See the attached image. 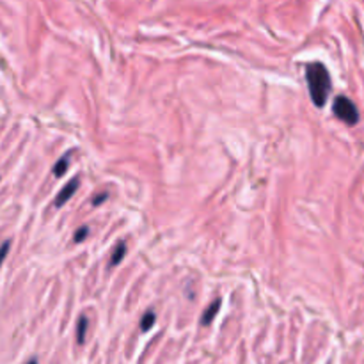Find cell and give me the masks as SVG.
<instances>
[{
	"label": "cell",
	"mask_w": 364,
	"mask_h": 364,
	"mask_svg": "<svg viewBox=\"0 0 364 364\" xmlns=\"http://www.w3.org/2000/svg\"><path fill=\"white\" fill-rule=\"evenodd\" d=\"M78 186H80V182H78V178H73L69 183H66L64 188H62V190L59 192V194H57V197H55V206L61 208L62 204H66V202H68L69 199H71V195L78 190Z\"/></svg>",
	"instance_id": "3"
},
{
	"label": "cell",
	"mask_w": 364,
	"mask_h": 364,
	"mask_svg": "<svg viewBox=\"0 0 364 364\" xmlns=\"http://www.w3.org/2000/svg\"><path fill=\"white\" fill-rule=\"evenodd\" d=\"M68 166H69V155H64V157H62L61 160L53 166V174H55L57 178L64 176V173L68 171Z\"/></svg>",
	"instance_id": "7"
},
{
	"label": "cell",
	"mask_w": 364,
	"mask_h": 364,
	"mask_svg": "<svg viewBox=\"0 0 364 364\" xmlns=\"http://www.w3.org/2000/svg\"><path fill=\"white\" fill-rule=\"evenodd\" d=\"M87 235H89V227L87 226H80V229H77V233H75V236H73V240L77 243L84 242L85 238H87Z\"/></svg>",
	"instance_id": "9"
},
{
	"label": "cell",
	"mask_w": 364,
	"mask_h": 364,
	"mask_svg": "<svg viewBox=\"0 0 364 364\" xmlns=\"http://www.w3.org/2000/svg\"><path fill=\"white\" fill-rule=\"evenodd\" d=\"M155 320H157V316H155V313L153 311H148L144 316H142V320H141V331L142 332H148L151 327H153V324H155Z\"/></svg>",
	"instance_id": "8"
},
{
	"label": "cell",
	"mask_w": 364,
	"mask_h": 364,
	"mask_svg": "<svg viewBox=\"0 0 364 364\" xmlns=\"http://www.w3.org/2000/svg\"><path fill=\"white\" fill-rule=\"evenodd\" d=\"M9 249H11V242H4L2 243V247H0V265L4 263V259H5V256H7V252H9Z\"/></svg>",
	"instance_id": "10"
},
{
	"label": "cell",
	"mask_w": 364,
	"mask_h": 364,
	"mask_svg": "<svg viewBox=\"0 0 364 364\" xmlns=\"http://www.w3.org/2000/svg\"><path fill=\"white\" fill-rule=\"evenodd\" d=\"M332 112L340 121L348 126H356L359 123V110H357L356 103L347 96H336L332 103Z\"/></svg>",
	"instance_id": "2"
},
{
	"label": "cell",
	"mask_w": 364,
	"mask_h": 364,
	"mask_svg": "<svg viewBox=\"0 0 364 364\" xmlns=\"http://www.w3.org/2000/svg\"><path fill=\"white\" fill-rule=\"evenodd\" d=\"M306 80H308L309 96L316 107H324L327 103V98L331 94V75L327 68L320 62H311L306 68Z\"/></svg>",
	"instance_id": "1"
},
{
	"label": "cell",
	"mask_w": 364,
	"mask_h": 364,
	"mask_svg": "<svg viewBox=\"0 0 364 364\" xmlns=\"http://www.w3.org/2000/svg\"><path fill=\"white\" fill-rule=\"evenodd\" d=\"M27 364H37V361H36V359H30V361H28Z\"/></svg>",
	"instance_id": "12"
},
{
	"label": "cell",
	"mask_w": 364,
	"mask_h": 364,
	"mask_svg": "<svg viewBox=\"0 0 364 364\" xmlns=\"http://www.w3.org/2000/svg\"><path fill=\"white\" fill-rule=\"evenodd\" d=\"M105 199H107V194H105V192H101V194H98L96 197L93 199V204H94V206H98V204H101V202L105 201Z\"/></svg>",
	"instance_id": "11"
},
{
	"label": "cell",
	"mask_w": 364,
	"mask_h": 364,
	"mask_svg": "<svg viewBox=\"0 0 364 364\" xmlns=\"http://www.w3.org/2000/svg\"><path fill=\"white\" fill-rule=\"evenodd\" d=\"M87 325H89V320H87V316H85V315H82L80 318H78V324H77V341H78V345H84L85 332H87Z\"/></svg>",
	"instance_id": "6"
},
{
	"label": "cell",
	"mask_w": 364,
	"mask_h": 364,
	"mask_svg": "<svg viewBox=\"0 0 364 364\" xmlns=\"http://www.w3.org/2000/svg\"><path fill=\"white\" fill-rule=\"evenodd\" d=\"M218 309H220V300H213L211 302V306H208L206 309H204V313H202V318H201V325H208L211 324V320L215 318V315L218 313Z\"/></svg>",
	"instance_id": "4"
},
{
	"label": "cell",
	"mask_w": 364,
	"mask_h": 364,
	"mask_svg": "<svg viewBox=\"0 0 364 364\" xmlns=\"http://www.w3.org/2000/svg\"><path fill=\"white\" fill-rule=\"evenodd\" d=\"M125 252H126V243L125 242H119L118 245L114 247V251H112V258H110V267H118V265L123 261V258H125Z\"/></svg>",
	"instance_id": "5"
}]
</instances>
